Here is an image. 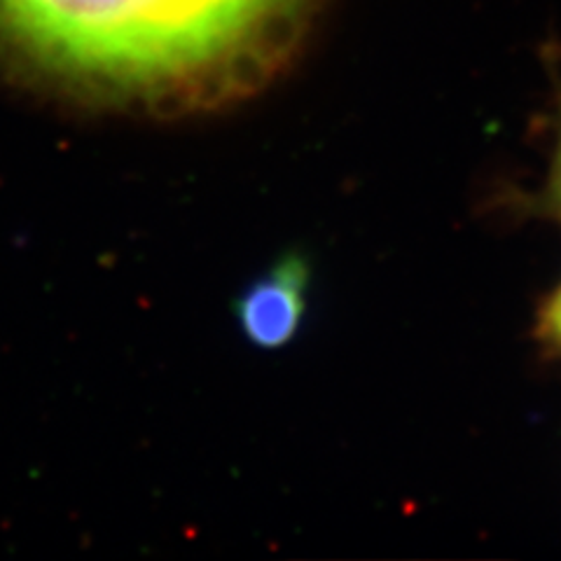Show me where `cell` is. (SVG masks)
Wrapping results in <instances>:
<instances>
[{
	"mask_svg": "<svg viewBox=\"0 0 561 561\" xmlns=\"http://www.w3.org/2000/svg\"><path fill=\"white\" fill-rule=\"evenodd\" d=\"M542 332L561 348V288L554 293L546 313H542Z\"/></svg>",
	"mask_w": 561,
	"mask_h": 561,
	"instance_id": "cell-3",
	"label": "cell"
},
{
	"mask_svg": "<svg viewBox=\"0 0 561 561\" xmlns=\"http://www.w3.org/2000/svg\"><path fill=\"white\" fill-rule=\"evenodd\" d=\"M309 270L300 255L284 257L243 290L237 321L243 337L260 348H278L295 337L302 323Z\"/></svg>",
	"mask_w": 561,
	"mask_h": 561,
	"instance_id": "cell-2",
	"label": "cell"
},
{
	"mask_svg": "<svg viewBox=\"0 0 561 561\" xmlns=\"http://www.w3.org/2000/svg\"><path fill=\"white\" fill-rule=\"evenodd\" d=\"M554 192H557V202L561 206V150H559V162H557V173H554Z\"/></svg>",
	"mask_w": 561,
	"mask_h": 561,
	"instance_id": "cell-4",
	"label": "cell"
},
{
	"mask_svg": "<svg viewBox=\"0 0 561 561\" xmlns=\"http://www.w3.org/2000/svg\"><path fill=\"white\" fill-rule=\"evenodd\" d=\"M321 0H0V70L138 113L257 92L297 55Z\"/></svg>",
	"mask_w": 561,
	"mask_h": 561,
	"instance_id": "cell-1",
	"label": "cell"
}]
</instances>
